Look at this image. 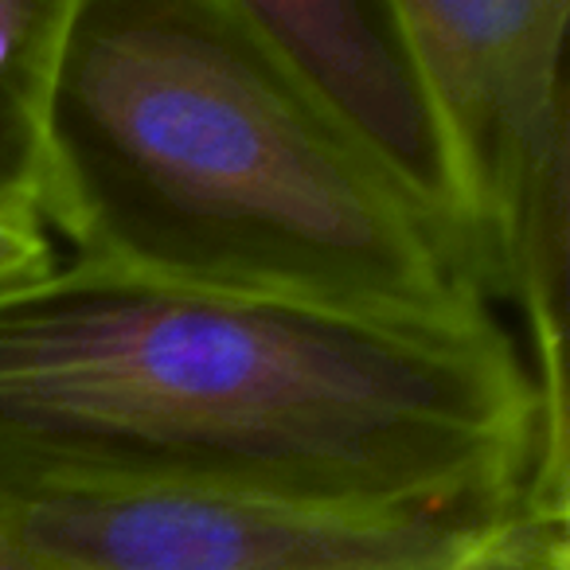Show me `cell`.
Instances as JSON below:
<instances>
[{
	"mask_svg": "<svg viewBox=\"0 0 570 570\" xmlns=\"http://www.w3.org/2000/svg\"><path fill=\"white\" fill-rule=\"evenodd\" d=\"M0 570H48V567H36V562H24L17 554L0 551ZM512 570H567V523L547 520L531 535L528 551L520 554V562Z\"/></svg>",
	"mask_w": 570,
	"mask_h": 570,
	"instance_id": "ba28073f",
	"label": "cell"
},
{
	"mask_svg": "<svg viewBox=\"0 0 570 570\" xmlns=\"http://www.w3.org/2000/svg\"><path fill=\"white\" fill-rule=\"evenodd\" d=\"M75 0H0V184L40 199L43 110Z\"/></svg>",
	"mask_w": 570,
	"mask_h": 570,
	"instance_id": "8992f818",
	"label": "cell"
},
{
	"mask_svg": "<svg viewBox=\"0 0 570 570\" xmlns=\"http://www.w3.org/2000/svg\"><path fill=\"white\" fill-rule=\"evenodd\" d=\"M450 141L484 302L570 223V0H395Z\"/></svg>",
	"mask_w": 570,
	"mask_h": 570,
	"instance_id": "277c9868",
	"label": "cell"
},
{
	"mask_svg": "<svg viewBox=\"0 0 570 570\" xmlns=\"http://www.w3.org/2000/svg\"><path fill=\"white\" fill-rule=\"evenodd\" d=\"M56 269L40 199L24 188L0 184V294L24 289Z\"/></svg>",
	"mask_w": 570,
	"mask_h": 570,
	"instance_id": "52a82bcc",
	"label": "cell"
},
{
	"mask_svg": "<svg viewBox=\"0 0 570 570\" xmlns=\"http://www.w3.org/2000/svg\"><path fill=\"white\" fill-rule=\"evenodd\" d=\"M43 223L79 262L380 313H489L258 40L238 0H75Z\"/></svg>",
	"mask_w": 570,
	"mask_h": 570,
	"instance_id": "7a4b0ae2",
	"label": "cell"
},
{
	"mask_svg": "<svg viewBox=\"0 0 570 570\" xmlns=\"http://www.w3.org/2000/svg\"><path fill=\"white\" fill-rule=\"evenodd\" d=\"M531 367L492 313L422 317L79 262L0 294V484L348 508L523 504Z\"/></svg>",
	"mask_w": 570,
	"mask_h": 570,
	"instance_id": "6da1fadb",
	"label": "cell"
},
{
	"mask_svg": "<svg viewBox=\"0 0 570 570\" xmlns=\"http://www.w3.org/2000/svg\"><path fill=\"white\" fill-rule=\"evenodd\" d=\"M238 12L458 282L484 302L450 141L395 0H238Z\"/></svg>",
	"mask_w": 570,
	"mask_h": 570,
	"instance_id": "5b68a950",
	"label": "cell"
},
{
	"mask_svg": "<svg viewBox=\"0 0 570 570\" xmlns=\"http://www.w3.org/2000/svg\"><path fill=\"white\" fill-rule=\"evenodd\" d=\"M348 508L215 489L0 484V551L48 570H512L547 520Z\"/></svg>",
	"mask_w": 570,
	"mask_h": 570,
	"instance_id": "3957f363",
	"label": "cell"
}]
</instances>
